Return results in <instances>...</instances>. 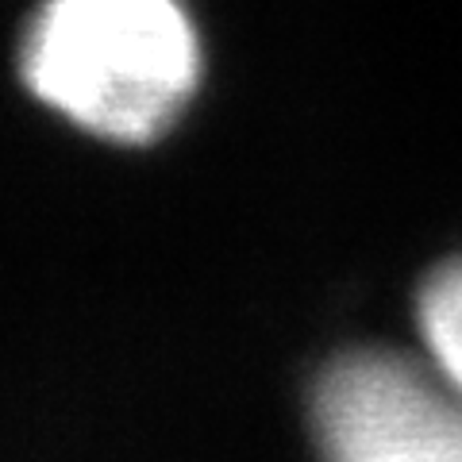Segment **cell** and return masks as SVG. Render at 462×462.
Here are the masks:
<instances>
[{"label": "cell", "mask_w": 462, "mask_h": 462, "mask_svg": "<svg viewBox=\"0 0 462 462\" xmlns=\"http://www.w3.org/2000/svg\"><path fill=\"white\" fill-rule=\"evenodd\" d=\"M324 462H462V393L397 351H351L316 382Z\"/></svg>", "instance_id": "7a4b0ae2"}, {"label": "cell", "mask_w": 462, "mask_h": 462, "mask_svg": "<svg viewBox=\"0 0 462 462\" xmlns=\"http://www.w3.org/2000/svg\"><path fill=\"white\" fill-rule=\"evenodd\" d=\"M16 66L23 89L78 132L147 147L193 105L205 42L185 0H39Z\"/></svg>", "instance_id": "6da1fadb"}, {"label": "cell", "mask_w": 462, "mask_h": 462, "mask_svg": "<svg viewBox=\"0 0 462 462\" xmlns=\"http://www.w3.org/2000/svg\"><path fill=\"white\" fill-rule=\"evenodd\" d=\"M416 328L428 346V363L462 393V254L447 258L424 278Z\"/></svg>", "instance_id": "3957f363"}]
</instances>
